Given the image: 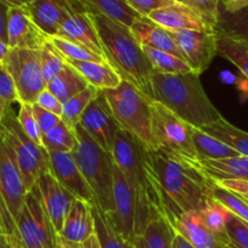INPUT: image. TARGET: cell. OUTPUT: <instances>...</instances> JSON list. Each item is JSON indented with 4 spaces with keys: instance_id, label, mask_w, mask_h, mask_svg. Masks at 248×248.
<instances>
[{
    "instance_id": "obj_1",
    "label": "cell",
    "mask_w": 248,
    "mask_h": 248,
    "mask_svg": "<svg viewBox=\"0 0 248 248\" xmlns=\"http://www.w3.org/2000/svg\"><path fill=\"white\" fill-rule=\"evenodd\" d=\"M161 191L166 218L172 225L179 216L201 211L212 198L215 181L200 167V160L186 159L164 150H148Z\"/></svg>"
},
{
    "instance_id": "obj_2",
    "label": "cell",
    "mask_w": 248,
    "mask_h": 248,
    "mask_svg": "<svg viewBox=\"0 0 248 248\" xmlns=\"http://www.w3.org/2000/svg\"><path fill=\"white\" fill-rule=\"evenodd\" d=\"M111 155L135 194L137 236L153 219L157 217L166 218L159 183L150 164L147 148L121 128L116 133Z\"/></svg>"
},
{
    "instance_id": "obj_3",
    "label": "cell",
    "mask_w": 248,
    "mask_h": 248,
    "mask_svg": "<svg viewBox=\"0 0 248 248\" xmlns=\"http://www.w3.org/2000/svg\"><path fill=\"white\" fill-rule=\"evenodd\" d=\"M89 16L103 46L107 62L121 79L135 85L153 99L152 78L155 72L130 27L94 10H90Z\"/></svg>"
},
{
    "instance_id": "obj_4",
    "label": "cell",
    "mask_w": 248,
    "mask_h": 248,
    "mask_svg": "<svg viewBox=\"0 0 248 248\" xmlns=\"http://www.w3.org/2000/svg\"><path fill=\"white\" fill-rule=\"evenodd\" d=\"M153 101L164 104L179 119L194 127H203L223 118L206 93L200 75L154 73L152 78Z\"/></svg>"
},
{
    "instance_id": "obj_5",
    "label": "cell",
    "mask_w": 248,
    "mask_h": 248,
    "mask_svg": "<svg viewBox=\"0 0 248 248\" xmlns=\"http://www.w3.org/2000/svg\"><path fill=\"white\" fill-rule=\"evenodd\" d=\"M78 144L73 156L87 184L93 191L96 203L107 213L114 211V162L111 153L99 147L78 124L74 127Z\"/></svg>"
},
{
    "instance_id": "obj_6",
    "label": "cell",
    "mask_w": 248,
    "mask_h": 248,
    "mask_svg": "<svg viewBox=\"0 0 248 248\" xmlns=\"http://www.w3.org/2000/svg\"><path fill=\"white\" fill-rule=\"evenodd\" d=\"M121 130L154 150L152 138L153 99L131 82L123 80L116 89L101 91Z\"/></svg>"
},
{
    "instance_id": "obj_7",
    "label": "cell",
    "mask_w": 248,
    "mask_h": 248,
    "mask_svg": "<svg viewBox=\"0 0 248 248\" xmlns=\"http://www.w3.org/2000/svg\"><path fill=\"white\" fill-rule=\"evenodd\" d=\"M0 136L11 149L23 178L27 193L34 188L41 174L51 171L50 155L26 135L17 120L14 109H10L0 128Z\"/></svg>"
},
{
    "instance_id": "obj_8",
    "label": "cell",
    "mask_w": 248,
    "mask_h": 248,
    "mask_svg": "<svg viewBox=\"0 0 248 248\" xmlns=\"http://www.w3.org/2000/svg\"><path fill=\"white\" fill-rule=\"evenodd\" d=\"M152 138L154 150H164L193 161L199 160L191 138V125L156 101L152 103Z\"/></svg>"
},
{
    "instance_id": "obj_9",
    "label": "cell",
    "mask_w": 248,
    "mask_h": 248,
    "mask_svg": "<svg viewBox=\"0 0 248 248\" xmlns=\"http://www.w3.org/2000/svg\"><path fill=\"white\" fill-rule=\"evenodd\" d=\"M2 63L14 80L18 93V103H35L40 92L46 89L41 69L40 51L11 48Z\"/></svg>"
},
{
    "instance_id": "obj_10",
    "label": "cell",
    "mask_w": 248,
    "mask_h": 248,
    "mask_svg": "<svg viewBox=\"0 0 248 248\" xmlns=\"http://www.w3.org/2000/svg\"><path fill=\"white\" fill-rule=\"evenodd\" d=\"M17 232L26 248H56L58 232L48 218L35 189L26 196L17 218Z\"/></svg>"
},
{
    "instance_id": "obj_11",
    "label": "cell",
    "mask_w": 248,
    "mask_h": 248,
    "mask_svg": "<svg viewBox=\"0 0 248 248\" xmlns=\"http://www.w3.org/2000/svg\"><path fill=\"white\" fill-rule=\"evenodd\" d=\"M182 58L190 69L201 75L218 53V36L216 31H171Z\"/></svg>"
},
{
    "instance_id": "obj_12",
    "label": "cell",
    "mask_w": 248,
    "mask_h": 248,
    "mask_svg": "<svg viewBox=\"0 0 248 248\" xmlns=\"http://www.w3.org/2000/svg\"><path fill=\"white\" fill-rule=\"evenodd\" d=\"M79 124L99 147L111 153L120 126L116 123L101 91L85 109Z\"/></svg>"
},
{
    "instance_id": "obj_13",
    "label": "cell",
    "mask_w": 248,
    "mask_h": 248,
    "mask_svg": "<svg viewBox=\"0 0 248 248\" xmlns=\"http://www.w3.org/2000/svg\"><path fill=\"white\" fill-rule=\"evenodd\" d=\"M113 196L114 211L107 215L119 234L127 241L135 244L136 219H137L135 194L126 177L116 165L114 169Z\"/></svg>"
},
{
    "instance_id": "obj_14",
    "label": "cell",
    "mask_w": 248,
    "mask_h": 248,
    "mask_svg": "<svg viewBox=\"0 0 248 248\" xmlns=\"http://www.w3.org/2000/svg\"><path fill=\"white\" fill-rule=\"evenodd\" d=\"M0 191L5 203L17 222L24 206L27 190L16 159L4 138L0 136Z\"/></svg>"
},
{
    "instance_id": "obj_15",
    "label": "cell",
    "mask_w": 248,
    "mask_h": 248,
    "mask_svg": "<svg viewBox=\"0 0 248 248\" xmlns=\"http://www.w3.org/2000/svg\"><path fill=\"white\" fill-rule=\"evenodd\" d=\"M34 189L47 212L56 232L60 234L72 203L77 200V198L56 179L51 171L41 174L34 186Z\"/></svg>"
},
{
    "instance_id": "obj_16",
    "label": "cell",
    "mask_w": 248,
    "mask_h": 248,
    "mask_svg": "<svg viewBox=\"0 0 248 248\" xmlns=\"http://www.w3.org/2000/svg\"><path fill=\"white\" fill-rule=\"evenodd\" d=\"M90 10L91 9L82 0L79 5H77L72 10L69 16L63 22L57 36L85 46L92 52L97 53L106 60L103 46H102L96 28L89 16Z\"/></svg>"
},
{
    "instance_id": "obj_17",
    "label": "cell",
    "mask_w": 248,
    "mask_h": 248,
    "mask_svg": "<svg viewBox=\"0 0 248 248\" xmlns=\"http://www.w3.org/2000/svg\"><path fill=\"white\" fill-rule=\"evenodd\" d=\"M50 39L34 23L27 7H10L7 23V44L10 48L40 50Z\"/></svg>"
},
{
    "instance_id": "obj_18",
    "label": "cell",
    "mask_w": 248,
    "mask_h": 248,
    "mask_svg": "<svg viewBox=\"0 0 248 248\" xmlns=\"http://www.w3.org/2000/svg\"><path fill=\"white\" fill-rule=\"evenodd\" d=\"M51 172L58 182L77 199L89 203L96 202L93 191L78 167L72 153H50Z\"/></svg>"
},
{
    "instance_id": "obj_19",
    "label": "cell",
    "mask_w": 248,
    "mask_h": 248,
    "mask_svg": "<svg viewBox=\"0 0 248 248\" xmlns=\"http://www.w3.org/2000/svg\"><path fill=\"white\" fill-rule=\"evenodd\" d=\"M82 0H33L27 6L34 23L50 38L57 36L63 22Z\"/></svg>"
},
{
    "instance_id": "obj_20",
    "label": "cell",
    "mask_w": 248,
    "mask_h": 248,
    "mask_svg": "<svg viewBox=\"0 0 248 248\" xmlns=\"http://www.w3.org/2000/svg\"><path fill=\"white\" fill-rule=\"evenodd\" d=\"M147 18L170 31H215L202 21V18L194 10H191L186 5L178 4V2L153 11Z\"/></svg>"
},
{
    "instance_id": "obj_21",
    "label": "cell",
    "mask_w": 248,
    "mask_h": 248,
    "mask_svg": "<svg viewBox=\"0 0 248 248\" xmlns=\"http://www.w3.org/2000/svg\"><path fill=\"white\" fill-rule=\"evenodd\" d=\"M172 227L195 248H223L230 245L206 227L200 211H190L179 216Z\"/></svg>"
},
{
    "instance_id": "obj_22",
    "label": "cell",
    "mask_w": 248,
    "mask_h": 248,
    "mask_svg": "<svg viewBox=\"0 0 248 248\" xmlns=\"http://www.w3.org/2000/svg\"><path fill=\"white\" fill-rule=\"evenodd\" d=\"M93 234L96 232L91 203L77 199L72 203L60 236L74 244H84Z\"/></svg>"
},
{
    "instance_id": "obj_23",
    "label": "cell",
    "mask_w": 248,
    "mask_h": 248,
    "mask_svg": "<svg viewBox=\"0 0 248 248\" xmlns=\"http://www.w3.org/2000/svg\"><path fill=\"white\" fill-rule=\"evenodd\" d=\"M130 29L137 43L142 47L147 46V47L155 48V50L172 53V55L182 58L171 31H166L165 28L160 27L159 24L150 21L147 17H142V18L133 22Z\"/></svg>"
},
{
    "instance_id": "obj_24",
    "label": "cell",
    "mask_w": 248,
    "mask_h": 248,
    "mask_svg": "<svg viewBox=\"0 0 248 248\" xmlns=\"http://www.w3.org/2000/svg\"><path fill=\"white\" fill-rule=\"evenodd\" d=\"M86 79L89 85L98 91L116 89L123 79L115 69L107 62H89V61L65 60Z\"/></svg>"
},
{
    "instance_id": "obj_25",
    "label": "cell",
    "mask_w": 248,
    "mask_h": 248,
    "mask_svg": "<svg viewBox=\"0 0 248 248\" xmlns=\"http://www.w3.org/2000/svg\"><path fill=\"white\" fill-rule=\"evenodd\" d=\"M200 167L215 182L224 179L248 181V156L240 155L219 160H200Z\"/></svg>"
},
{
    "instance_id": "obj_26",
    "label": "cell",
    "mask_w": 248,
    "mask_h": 248,
    "mask_svg": "<svg viewBox=\"0 0 248 248\" xmlns=\"http://www.w3.org/2000/svg\"><path fill=\"white\" fill-rule=\"evenodd\" d=\"M176 232L165 217L153 219L135 239V248H173Z\"/></svg>"
},
{
    "instance_id": "obj_27",
    "label": "cell",
    "mask_w": 248,
    "mask_h": 248,
    "mask_svg": "<svg viewBox=\"0 0 248 248\" xmlns=\"http://www.w3.org/2000/svg\"><path fill=\"white\" fill-rule=\"evenodd\" d=\"M203 132L217 138L232 149L239 153L241 156H248V132L240 130L224 118L201 127Z\"/></svg>"
},
{
    "instance_id": "obj_28",
    "label": "cell",
    "mask_w": 248,
    "mask_h": 248,
    "mask_svg": "<svg viewBox=\"0 0 248 248\" xmlns=\"http://www.w3.org/2000/svg\"><path fill=\"white\" fill-rule=\"evenodd\" d=\"M87 86H90V85L86 81V79L73 65H70L67 62L60 74L50 84H47L46 87L62 103H64L73 96L84 91Z\"/></svg>"
},
{
    "instance_id": "obj_29",
    "label": "cell",
    "mask_w": 248,
    "mask_h": 248,
    "mask_svg": "<svg viewBox=\"0 0 248 248\" xmlns=\"http://www.w3.org/2000/svg\"><path fill=\"white\" fill-rule=\"evenodd\" d=\"M191 138L199 160H219L240 156L237 152L217 138L207 135L201 128L191 126Z\"/></svg>"
},
{
    "instance_id": "obj_30",
    "label": "cell",
    "mask_w": 248,
    "mask_h": 248,
    "mask_svg": "<svg viewBox=\"0 0 248 248\" xmlns=\"http://www.w3.org/2000/svg\"><path fill=\"white\" fill-rule=\"evenodd\" d=\"M91 206L94 219V232L101 248H135V244L127 241L119 234L107 212H104L96 202Z\"/></svg>"
},
{
    "instance_id": "obj_31",
    "label": "cell",
    "mask_w": 248,
    "mask_h": 248,
    "mask_svg": "<svg viewBox=\"0 0 248 248\" xmlns=\"http://www.w3.org/2000/svg\"><path fill=\"white\" fill-rule=\"evenodd\" d=\"M216 33L248 45V7L232 14L220 7Z\"/></svg>"
},
{
    "instance_id": "obj_32",
    "label": "cell",
    "mask_w": 248,
    "mask_h": 248,
    "mask_svg": "<svg viewBox=\"0 0 248 248\" xmlns=\"http://www.w3.org/2000/svg\"><path fill=\"white\" fill-rule=\"evenodd\" d=\"M91 10L106 15L109 18L131 27L133 22L142 18L126 0H84Z\"/></svg>"
},
{
    "instance_id": "obj_33",
    "label": "cell",
    "mask_w": 248,
    "mask_h": 248,
    "mask_svg": "<svg viewBox=\"0 0 248 248\" xmlns=\"http://www.w3.org/2000/svg\"><path fill=\"white\" fill-rule=\"evenodd\" d=\"M142 48L145 55H147L149 62L152 63L153 69H154L155 73H162V74H186V73L193 72L186 61L172 55V53L155 50V48L147 47V46Z\"/></svg>"
},
{
    "instance_id": "obj_34",
    "label": "cell",
    "mask_w": 248,
    "mask_h": 248,
    "mask_svg": "<svg viewBox=\"0 0 248 248\" xmlns=\"http://www.w3.org/2000/svg\"><path fill=\"white\" fill-rule=\"evenodd\" d=\"M77 144L78 140L74 128L67 125L63 120L47 135L43 136V147L48 154L58 152L73 153Z\"/></svg>"
},
{
    "instance_id": "obj_35",
    "label": "cell",
    "mask_w": 248,
    "mask_h": 248,
    "mask_svg": "<svg viewBox=\"0 0 248 248\" xmlns=\"http://www.w3.org/2000/svg\"><path fill=\"white\" fill-rule=\"evenodd\" d=\"M229 213L230 211L215 199H211L207 205L200 211V215L206 227L213 234H216L220 239L225 240L230 244L229 237L227 235V222Z\"/></svg>"
},
{
    "instance_id": "obj_36",
    "label": "cell",
    "mask_w": 248,
    "mask_h": 248,
    "mask_svg": "<svg viewBox=\"0 0 248 248\" xmlns=\"http://www.w3.org/2000/svg\"><path fill=\"white\" fill-rule=\"evenodd\" d=\"M98 92L99 91L96 87L90 85L84 91L79 92L78 94L73 96L72 98L68 99L67 102H64L63 103L62 120L67 125H69L70 127L74 128L80 123V118H81L85 109L91 103L92 99L98 94Z\"/></svg>"
},
{
    "instance_id": "obj_37",
    "label": "cell",
    "mask_w": 248,
    "mask_h": 248,
    "mask_svg": "<svg viewBox=\"0 0 248 248\" xmlns=\"http://www.w3.org/2000/svg\"><path fill=\"white\" fill-rule=\"evenodd\" d=\"M218 36V53L234 63L248 80V45L228 36Z\"/></svg>"
},
{
    "instance_id": "obj_38",
    "label": "cell",
    "mask_w": 248,
    "mask_h": 248,
    "mask_svg": "<svg viewBox=\"0 0 248 248\" xmlns=\"http://www.w3.org/2000/svg\"><path fill=\"white\" fill-rule=\"evenodd\" d=\"M39 51H40L43 77L46 82V86H47V84H50L60 74L67 61H65L64 56L58 51V48L53 45L51 39Z\"/></svg>"
},
{
    "instance_id": "obj_39",
    "label": "cell",
    "mask_w": 248,
    "mask_h": 248,
    "mask_svg": "<svg viewBox=\"0 0 248 248\" xmlns=\"http://www.w3.org/2000/svg\"><path fill=\"white\" fill-rule=\"evenodd\" d=\"M51 41L58 48V51L64 56L65 60L89 61V62H107L103 57H101L97 53L92 52L91 50H89L85 46L79 45L77 43H73V41L67 40V39L55 36V38H51Z\"/></svg>"
},
{
    "instance_id": "obj_40",
    "label": "cell",
    "mask_w": 248,
    "mask_h": 248,
    "mask_svg": "<svg viewBox=\"0 0 248 248\" xmlns=\"http://www.w3.org/2000/svg\"><path fill=\"white\" fill-rule=\"evenodd\" d=\"M18 93L11 75L6 67L0 62V128L7 111L12 108V103H18Z\"/></svg>"
},
{
    "instance_id": "obj_41",
    "label": "cell",
    "mask_w": 248,
    "mask_h": 248,
    "mask_svg": "<svg viewBox=\"0 0 248 248\" xmlns=\"http://www.w3.org/2000/svg\"><path fill=\"white\" fill-rule=\"evenodd\" d=\"M212 198L217 200L218 202L222 203L223 206H225L230 212L248 223V202L246 200H244L241 196L236 195V194L228 190V189L222 188L218 184H215Z\"/></svg>"
},
{
    "instance_id": "obj_42",
    "label": "cell",
    "mask_w": 248,
    "mask_h": 248,
    "mask_svg": "<svg viewBox=\"0 0 248 248\" xmlns=\"http://www.w3.org/2000/svg\"><path fill=\"white\" fill-rule=\"evenodd\" d=\"M18 104L19 109L18 114H17V120H18L22 130L34 143H36L39 147H43V136H41L40 128L35 120V116H34L33 104L24 103V102H21Z\"/></svg>"
},
{
    "instance_id": "obj_43",
    "label": "cell",
    "mask_w": 248,
    "mask_h": 248,
    "mask_svg": "<svg viewBox=\"0 0 248 248\" xmlns=\"http://www.w3.org/2000/svg\"><path fill=\"white\" fill-rule=\"evenodd\" d=\"M220 1L222 0H188L186 6L196 12L202 21L216 31L218 19H219Z\"/></svg>"
},
{
    "instance_id": "obj_44",
    "label": "cell",
    "mask_w": 248,
    "mask_h": 248,
    "mask_svg": "<svg viewBox=\"0 0 248 248\" xmlns=\"http://www.w3.org/2000/svg\"><path fill=\"white\" fill-rule=\"evenodd\" d=\"M227 235L230 246L234 248H248V223L230 212L227 222Z\"/></svg>"
},
{
    "instance_id": "obj_45",
    "label": "cell",
    "mask_w": 248,
    "mask_h": 248,
    "mask_svg": "<svg viewBox=\"0 0 248 248\" xmlns=\"http://www.w3.org/2000/svg\"><path fill=\"white\" fill-rule=\"evenodd\" d=\"M33 113L39 125V128H40L41 136L47 135L50 131H52L62 121L61 116L45 110L41 107H39L38 104H33Z\"/></svg>"
},
{
    "instance_id": "obj_46",
    "label": "cell",
    "mask_w": 248,
    "mask_h": 248,
    "mask_svg": "<svg viewBox=\"0 0 248 248\" xmlns=\"http://www.w3.org/2000/svg\"><path fill=\"white\" fill-rule=\"evenodd\" d=\"M126 1L142 17H148L153 11L176 4L173 0H126Z\"/></svg>"
},
{
    "instance_id": "obj_47",
    "label": "cell",
    "mask_w": 248,
    "mask_h": 248,
    "mask_svg": "<svg viewBox=\"0 0 248 248\" xmlns=\"http://www.w3.org/2000/svg\"><path fill=\"white\" fill-rule=\"evenodd\" d=\"M34 104H38L39 107H41V108L45 109V110L51 111V113L56 114V115L62 118L63 103L47 89V87H46L44 91L40 92V94L38 96V98H36Z\"/></svg>"
},
{
    "instance_id": "obj_48",
    "label": "cell",
    "mask_w": 248,
    "mask_h": 248,
    "mask_svg": "<svg viewBox=\"0 0 248 248\" xmlns=\"http://www.w3.org/2000/svg\"><path fill=\"white\" fill-rule=\"evenodd\" d=\"M222 188L232 191L236 195L241 196L244 200L248 202V181H241V179H224V181L215 182Z\"/></svg>"
},
{
    "instance_id": "obj_49",
    "label": "cell",
    "mask_w": 248,
    "mask_h": 248,
    "mask_svg": "<svg viewBox=\"0 0 248 248\" xmlns=\"http://www.w3.org/2000/svg\"><path fill=\"white\" fill-rule=\"evenodd\" d=\"M10 6L0 1V40L7 44V23H9ZM9 45V44H7Z\"/></svg>"
},
{
    "instance_id": "obj_50",
    "label": "cell",
    "mask_w": 248,
    "mask_h": 248,
    "mask_svg": "<svg viewBox=\"0 0 248 248\" xmlns=\"http://www.w3.org/2000/svg\"><path fill=\"white\" fill-rule=\"evenodd\" d=\"M220 4H222L220 7L224 11L232 14V12H237L248 7V0H222Z\"/></svg>"
},
{
    "instance_id": "obj_51",
    "label": "cell",
    "mask_w": 248,
    "mask_h": 248,
    "mask_svg": "<svg viewBox=\"0 0 248 248\" xmlns=\"http://www.w3.org/2000/svg\"><path fill=\"white\" fill-rule=\"evenodd\" d=\"M56 248H85L84 244H74V242H70L64 240L63 237H61L58 235V239H57V246Z\"/></svg>"
},
{
    "instance_id": "obj_52",
    "label": "cell",
    "mask_w": 248,
    "mask_h": 248,
    "mask_svg": "<svg viewBox=\"0 0 248 248\" xmlns=\"http://www.w3.org/2000/svg\"><path fill=\"white\" fill-rule=\"evenodd\" d=\"M173 248H195L191 246L183 236H181L179 234L174 235V239H173Z\"/></svg>"
},
{
    "instance_id": "obj_53",
    "label": "cell",
    "mask_w": 248,
    "mask_h": 248,
    "mask_svg": "<svg viewBox=\"0 0 248 248\" xmlns=\"http://www.w3.org/2000/svg\"><path fill=\"white\" fill-rule=\"evenodd\" d=\"M10 7H27L33 0H0Z\"/></svg>"
},
{
    "instance_id": "obj_54",
    "label": "cell",
    "mask_w": 248,
    "mask_h": 248,
    "mask_svg": "<svg viewBox=\"0 0 248 248\" xmlns=\"http://www.w3.org/2000/svg\"><path fill=\"white\" fill-rule=\"evenodd\" d=\"M84 246L85 248H101L97 235L93 234L89 240H86V241L84 242Z\"/></svg>"
},
{
    "instance_id": "obj_55",
    "label": "cell",
    "mask_w": 248,
    "mask_h": 248,
    "mask_svg": "<svg viewBox=\"0 0 248 248\" xmlns=\"http://www.w3.org/2000/svg\"><path fill=\"white\" fill-rule=\"evenodd\" d=\"M10 46L7 45L6 43H4L2 40H0V62H4L5 58L7 57V55H9L10 52Z\"/></svg>"
},
{
    "instance_id": "obj_56",
    "label": "cell",
    "mask_w": 248,
    "mask_h": 248,
    "mask_svg": "<svg viewBox=\"0 0 248 248\" xmlns=\"http://www.w3.org/2000/svg\"><path fill=\"white\" fill-rule=\"evenodd\" d=\"M10 244H11V248H26L18 234H16L10 239Z\"/></svg>"
},
{
    "instance_id": "obj_57",
    "label": "cell",
    "mask_w": 248,
    "mask_h": 248,
    "mask_svg": "<svg viewBox=\"0 0 248 248\" xmlns=\"http://www.w3.org/2000/svg\"><path fill=\"white\" fill-rule=\"evenodd\" d=\"M0 248H11L9 237L4 236V235L1 234H0Z\"/></svg>"
},
{
    "instance_id": "obj_58",
    "label": "cell",
    "mask_w": 248,
    "mask_h": 248,
    "mask_svg": "<svg viewBox=\"0 0 248 248\" xmlns=\"http://www.w3.org/2000/svg\"><path fill=\"white\" fill-rule=\"evenodd\" d=\"M174 2H178V4H183V5H186V2H188V0H173Z\"/></svg>"
},
{
    "instance_id": "obj_59",
    "label": "cell",
    "mask_w": 248,
    "mask_h": 248,
    "mask_svg": "<svg viewBox=\"0 0 248 248\" xmlns=\"http://www.w3.org/2000/svg\"><path fill=\"white\" fill-rule=\"evenodd\" d=\"M223 248H234L232 246H230V245H227V246H224Z\"/></svg>"
}]
</instances>
